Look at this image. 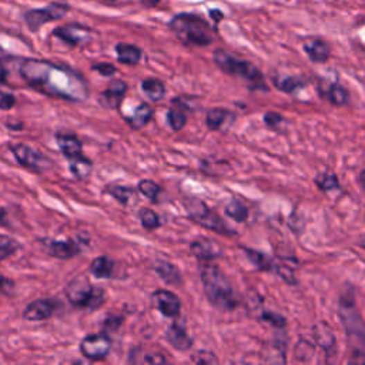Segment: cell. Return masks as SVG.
I'll return each instance as SVG.
<instances>
[{"label": "cell", "mask_w": 365, "mask_h": 365, "mask_svg": "<svg viewBox=\"0 0 365 365\" xmlns=\"http://www.w3.org/2000/svg\"><path fill=\"white\" fill-rule=\"evenodd\" d=\"M20 76L32 89L48 97L69 102H84L89 97V86L79 71L52 62L23 60Z\"/></svg>", "instance_id": "6da1fadb"}, {"label": "cell", "mask_w": 365, "mask_h": 365, "mask_svg": "<svg viewBox=\"0 0 365 365\" xmlns=\"http://www.w3.org/2000/svg\"><path fill=\"white\" fill-rule=\"evenodd\" d=\"M203 287L208 301L222 311H233L238 305V299L226 277L217 265L203 262L200 270Z\"/></svg>", "instance_id": "7a4b0ae2"}, {"label": "cell", "mask_w": 365, "mask_h": 365, "mask_svg": "<svg viewBox=\"0 0 365 365\" xmlns=\"http://www.w3.org/2000/svg\"><path fill=\"white\" fill-rule=\"evenodd\" d=\"M170 30L186 46L206 47L213 43V33L208 23L194 13L176 15L168 23Z\"/></svg>", "instance_id": "3957f363"}, {"label": "cell", "mask_w": 365, "mask_h": 365, "mask_svg": "<svg viewBox=\"0 0 365 365\" xmlns=\"http://www.w3.org/2000/svg\"><path fill=\"white\" fill-rule=\"evenodd\" d=\"M339 319H341L347 338L350 350L357 353L365 354V321L362 320L361 314L355 305V297L353 291H347L346 294L339 299Z\"/></svg>", "instance_id": "277c9868"}, {"label": "cell", "mask_w": 365, "mask_h": 365, "mask_svg": "<svg viewBox=\"0 0 365 365\" xmlns=\"http://www.w3.org/2000/svg\"><path fill=\"white\" fill-rule=\"evenodd\" d=\"M213 59L217 67L222 71L227 73V75L234 78H241L250 83L260 84L261 87L267 89L264 86V75L253 63L237 59L234 55L223 51V48H217V51H214Z\"/></svg>", "instance_id": "5b68a950"}, {"label": "cell", "mask_w": 365, "mask_h": 365, "mask_svg": "<svg viewBox=\"0 0 365 365\" xmlns=\"http://www.w3.org/2000/svg\"><path fill=\"white\" fill-rule=\"evenodd\" d=\"M186 207H187V213L191 220L196 222L197 224L208 230H213L215 233L226 234V235L234 234V231L230 227H227V224L222 220V218L218 217L213 210H210L203 202L191 199L186 203Z\"/></svg>", "instance_id": "8992f818"}, {"label": "cell", "mask_w": 365, "mask_h": 365, "mask_svg": "<svg viewBox=\"0 0 365 365\" xmlns=\"http://www.w3.org/2000/svg\"><path fill=\"white\" fill-rule=\"evenodd\" d=\"M70 6L66 2H53L44 8L30 9L28 12H24L23 17L28 24V28L32 32H37L46 23L63 19L67 15Z\"/></svg>", "instance_id": "52a82bcc"}, {"label": "cell", "mask_w": 365, "mask_h": 365, "mask_svg": "<svg viewBox=\"0 0 365 365\" xmlns=\"http://www.w3.org/2000/svg\"><path fill=\"white\" fill-rule=\"evenodd\" d=\"M96 290L86 276H78L66 285V297L76 307H90Z\"/></svg>", "instance_id": "ba28073f"}, {"label": "cell", "mask_w": 365, "mask_h": 365, "mask_svg": "<svg viewBox=\"0 0 365 365\" xmlns=\"http://www.w3.org/2000/svg\"><path fill=\"white\" fill-rule=\"evenodd\" d=\"M110 347L112 343L107 334H91L83 338L80 351L86 358L91 361H100L109 355Z\"/></svg>", "instance_id": "9c48e42d"}, {"label": "cell", "mask_w": 365, "mask_h": 365, "mask_svg": "<svg viewBox=\"0 0 365 365\" xmlns=\"http://www.w3.org/2000/svg\"><path fill=\"white\" fill-rule=\"evenodd\" d=\"M52 35L71 47L86 46L91 40L90 29L79 23L63 24V26L56 28Z\"/></svg>", "instance_id": "30bf717a"}, {"label": "cell", "mask_w": 365, "mask_h": 365, "mask_svg": "<svg viewBox=\"0 0 365 365\" xmlns=\"http://www.w3.org/2000/svg\"><path fill=\"white\" fill-rule=\"evenodd\" d=\"M10 150L13 156L16 157V160L24 167H29V168L37 170V172H42V170L51 166V163H48V160L42 153H39L37 150H35L28 144H21V143L12 144Z\"/></svg>", "instance_id": "8fae6325"}, {"label": "cell", "mask_w": 365, "mask_h": 365, "mask_svg": "<svg viewBox=\"0 0 365 365\" xmlns=\"http://www.w3.org/2000/svg\"><path fill=\"white\" fill-rule=\"evenodd\" d=\"M127 93V83L121 79H113L109 87L100 93L99 102L106 109H117Z\"/></svg>", "instance_id": "7c38bea8"}, {"label": "cell", "mask_w": 365, "mask_h": 365, "mask_svg": "<svg viewBox=\"0 0 365 365\" xmlns=\"http://www.w3.org/2000/svg\"><path fill=\"white\" fill-rule=\"evenodd\" d=\"M152 300L154 303V307L164 315V317L173 319L177 317L180 312V300L172 291L166 290H157L156 293L152 296Z\"/></svg>", "instance_id": "4fadbf2b"}, {"label": "cell", "mask_w": 365, "mask_h": 365, "mask_svg": "<svg viewBox=\"0 0 365 365\" xmlns=\"http://www.w3.org/2000/svg\"><path fill=\"white\" fill-rule=\"evenodd\" d=\"M319 94L324 100L334 106H346L350 103V93L348 90L339 84L338 82H331L327 84L319 86Z\"/></svg>", "instance_id": "5bb4252c"}, {"label": "cell", "mask_w": 365, "mask_h": 365, "mask_svg": "<svg viewBox=\"0 0 365 365\" xmlns=\"http://www.w3.org/2000/svg\"><path fill=\"white\" fill-rule=\"evenodd\" d=\"M56 310V303L52 300H36L26 307L23 319L28 321H44L51 319Z\"/></svg>", "instance_id": "9a60e30c"}, {"label": "cell", "mask_w": 365, "mask_h": 365, "mask_svg": "<svg viewBox=\"0 0 365 365\" xmlns=\"http://www.w3.org/2000/svg\"><path fill=\"white\" fill-rule=\"evenodd\" d=\"M305 55L314 63H326L331 56V47L323 39H310L303 46Z\"/></svg>", "instance_id": "2e32d148"}, {"label": "cell", "mask_w": 365, "mask_h": 365, "mask_svg": "<svg viewBox=\"0 0 365 365\" xmlns=\"http://www.w3.org/2000/svg\"><path fill=\"white\" fill-rule=\"evenodd\" d=\"M191 253L203 261H210L222 256V249L210 238H199L191 242Z\"/></svg>", "instance_id": "e0dca14e"}, {"label": "cell", "mask_w": 365, "mask_h": 365, "mask_svg": "<svg viewBox=\"0 0 365 365\" xmlns=\"http://www.w3.org/2000/svg\"><path fill=\"white\" fill-rule=\"evenodd\" d=\"M234 120V114L223 107H215L208 110L207 117H206V123L207 127L213 132L217 130H223L224 127H229Z\"/></svg>", "instance_id": "ac0fdd59"}, {"label": "cell", "mask_w": 365, "mask_h": 365, "mask_svg": "<svg viewBox=\"0 0 365 365\" xmlns=\"http://www.w3.org/2000/svg\"><path fill=\"white\" fill-rule=\"evenodd\" d=\"M56 141L60 152L70 160L82 156L83 145L82 141L75 136V134H66V133H59L56 136Z\"/></svg>", "instance_id": "d6986e66"}, {"label": "cell", "mask_w": 365, "mask_h": 365, "mask_svg": "<svg viewBox=\"0 0 365 365\" xmlns=\"http://www.w3.org/2000/svg\"><path fill=\"white\" fill-rule=\"evenodd\" d=\"M114 51L117 55V60L121 64H127V66H136L143 56L141 48L130 43H117Z\"/></svg>", "instance_id": "ffe728a7"}, {"label": "cell", "mask_w": 365, "mask_h": 365, "mask_svg": "<svg viewBox=\"0 0 365 365\" xmlns=\"http://www.w3.org/2000/svg\"><path fill=\"white\" fill-rule=\"evenodd\" d=\"M167 341L172 344L175 348L184 351L188 350L193 346L191 338L188 337L187 331L179 326V324H172L167 330Z\"/></svg>", "instance_id": "44dd1931"}, {"label": "cell", "mask_w": 365, "mask_h": 365, "mask_svg": "<svg viewBox=\"0 0 365 365\" xmlns=\"http://www.w3.org/2000/svg\"><path fill=\"white\" fill-rule=\"evenodd\" d=\"M47 251L56 258H71L80 253V249L75 241H51Z\"/></svg>", "instance_id": "7402d4cb"}, {"label": "cell", "mask_w": 365, "mask_h": 365, "mask_svg": "<svg viewBox=\"0 0 365 365\" xmlns=\"http://www.w3.org/2000/svg\"><path fill=\"white\" fill-rule=\"evenodd\" d=\"M261 365H287L285 346L283 343H273L265 347L261 355Z\"/></svg>", "instance_id": "603a6c76"}, {"label": "cell", "mask_w": 365, "mask_h": 365, "mask_svg": "<svg viewBox=\"0 0 365 365\" xmlns=\"http://www.w3.org/2000/svg\"><path fill=\"white\" fill-rule=\"evenodd\" d=\"M153 114H154V110L149 103H141L134 109L133 114L127 117V123L132 129L139 130L149 123Z\"/></svg>", "instance_id": "cb8c5ba5"}, {"label": "cell", "mask_w": 365, "mask_h": 365, "mask_svg": "<svg viewBox=\"0 0 365 365\" xmlns=\"http://www.w3.org/2000/svg\"><path fill=\"white\" fill-rule=\"evenodd\" d=\"M312 337L315 339V343H317L320 347H323L326 351L335 350L334 331L326 323H320L317 326H314Z\"/></svg>", "instance_id": "d4e9b609"}, {"label": "cell", "mask_w": 365, "mask_h": 365, "mask_svg": "<svg viewBox=\"0 0 365 365\" xmlns=\"http://www.w3.org/2000/svg\"><path fill=\"white\" fill-rule=\"evenodd\" d=\"M167 121H168L170 127H172L175 132H179L186 126L187 123L186 106L180 100L177 99L173 100L172 107H170L167 112Z\"/></svg>", "instance_id": "484cf974"}, {"label": "cell", "mask_w": 365, "mask_h": 365, "mask_svg": "<svg viewBox=\"0 0 365 365\" xmlns=\"http://www.w3.org/2000/svg\"><path fill=\"white\" fill-rule=\"evenodd\" d=\"M141 90L152 102L161 100L166 94V86L160 79L148 78L141 82Z\"/></svg>", "instance_id": "4316f807"}, {"label": "cell", "mask_w": 365, "mask_h": 365, "mask_svg": "<svg viewBox=\"0 0 365 365\" xmlns=\"http://www.w3.org/2000/svg\"><path fill=\"white\" fill-rule=\"evenodd\" d=\"M154 270L156 273L168 284H179L180 283V273L179 270L176 269V267L173 264H170L168 261H156L154 262Z\"/></svg>", "instance_id": "83f0119b"}, {"label": "cell", "mask_w": 365, "mask_h": 365, "mask_svg": "<svg viewBox=\"0 0 365 365\" xmlns=\"http://www.w3.org/2000/svg\"><path fill=\"white\" fill-rule=\"evenodd\" d=\"M274 86L284 93H296L297 90L305 87L307 82L300 76H283L273 79Z\"/></svg>", "instance_id": "f1b7e54d"}, {"label": "cell", "mask_w": 365, "mask_h": 365, "mask_svg": "<svg viewBox=\"0 0 365 365\" xmlns=\"http://www.w3.org/2000/svg\"><path fill=\"white\" fill-rule=\"evenodd\" d=\"M113 260L106 256L97 257L90 265V271L97 278H109L113 273Z\"/></svg>", "instance_id": "f546056e"}, {"label": "cell", "mask_w": 365, "mask_h": 365, "mask_svg": "<svg viewBox=\"0 0 365 365\" xmlns=\"http://www.w3.org/2000/svg\"><path fill=\"white\" fill-rule=\"evenodd\" d=\"M91 168H93L91 161L83 156L70 159V172L75 175V177H78L79 180L87 179L91 173Z\"/></svg>", "instance_id": "4dcf8cb0"}, {"label": "cell", "mask_w": 365, "mask_h": 365, "mask_svg": "<svg viewBox=\"0 0 365 365\" xmlns=\"http://www.w3.org/2000/svg\"><path fill=\"white\" fill-rule=\"evenodd\" d=\"M226 214L233 218L237 223H242L247 220L249 217V208L242 204L240 200H231L226 207Z\"/></svg>", "instance_id": "1f68e13d"}, {"label": "cell", "mask_w": 365, "mask_h": 365, "mask_svg": "<svg viewBox=\"0 0 365 365\" xmlns=\"http://www.w3.org/2000/svg\"><path fill=\"white\" fill-rule=\"evenodd\" d=\"M16 105V96L8 82H0V110H10Z\"/></svg>", "instance_id": "d6a6232c"}, {"label": "cell", "mask_w": 365, "mask_h": 365, "mask_svg": "<svg viewBox=\"0 0 365 365\" xmlns=\"http://www.w3.org/2000/svg\"><path fill=\"white\" fill-rule=\"evenodd\" d=\"M244 251L249 256L250 261L256 267H258L260 270H264V271H273V270H276L274 269V264L269 260V257H265L264 254H261V253H258L256 250H250V249H244Z\"/></svg>", "instance_id": "836d02e7"}, {"label": "cell", "mask_w": 365, "mask_h": 365, "mask_svg": "<svg viewBox=\"0 0 365 365\" xmlns=\"http://www.w3.org/2000/svg\"><path fill=\"white\" fill-rule=\"evenodd\" d=\"M107 193H110L116 200H118L120 203H123V204H127L130 202V199L133 197V190L127 186H121V184L107 187Z\"/></svg>", "instance_id": "e575fe53"}, {"label": "cell", "mask_w": 365, "mask_h": 365, "mask_svg": "<svg viewBox=\"0 0 365 365\" xmlns=\"http://www.w3.org/2000/svg\"><path fill=\"white\" fill-rule=\"evenodd\" d=\"M139 190L140 193L143 194L144 197H148L150 199L152 202H156L160 196V193H161V188L159 184H156L154 181L152 180H143L139 183Z\"/></svg>", "instance_id": "d590c367"}, {"label": "cell", "mask_w": 365, "mask_h": 365, "mask_svg": "<svg viewBox=\"0 0 365 365\" xmlns=\"http://www.w3.org/2000/svg\"><path fill=\"white\" fill-rule=\"evenodd\" d=\"M315 184L319 186L320 190L323 191H331L334 188L339 187L338 177L334 173H321L315 179Z\"/></svg>", "instance_id": "8d00e7d4"}, {"label": "cell", "mask_w": 365, "mask_h": 365, "mask_svg": "<svg viewBox=\"0 0 365 365\" xmlns=\"http://www.w3.org/2000/svg\"><path fill=\"white\" fill-rule=\"evenodd\" d=\"M140 222H141L143 227L148 229V230H154L160 224L159 215L153 210H150V208L141 210V213H140Z\"/></svg>", "instance_id": "74e56055"}, {"label": "cell", "mask_w": 365, "mask_h": 365, "mask_svg": "<svg viewBox=\"0 0 365 365\" xmlns=\"http://www.w3.org/2000/svg\"><path fill=\"white\" fill-rule=\"evenodd\" d=\"M193 359L196 362V365H220L218 358L211 351H206V350L197 351L194 354Z\"/></svg>", "instance_id": "f35d334b"}, {"label": "cell", "mask_w": 365, "mask_h": 365, "mask_svg": "<svg viewBox=\"0 0 365 365\" xmlns=\"http://www.w3.org/2000/svg\"><path fill=\"white\" fill-rule=\"evenodd\" d=\"M261 319H262L264 321H269L271 326H274V327H278V328L284 327V326H285V323H287V321H285V319L283 317L281 314L271 312V311H265V312H262Z\"/></svg>", "instance_id": "ab89813d"}, {"label": "cell", "mask_w": 365, "mask_h": 365, "mask_svg": "<svg viewBox=\"0 0 365 365\" xmlns=\"http://www.w3.org/2000/svg\"><path fill=\"white\" fill-rule=\"evenodd\" d=\"M284 121L285 118L280 113H276V112H269L264 116V123L270 129H278L280 125L284 123Z\"/></svg>", "instance_id": "60d3db41"}, {"label": "cell", "mask_w": 365, "mask_h": 365, "mask_svg": "<svg viewBox=\"0 0 365 365\" xmlns=\"http://www.w3.org/2000/svg\"><path fill=\"white\" fill-rule=\"evenodd\" d=\"M91 69L97 73H100L103 78H112L113 75H116V71H117V69L112 63H97V64H93Z\"/></svg>", "instance_id": "b9f144b4"}, {"label": "cell", "mask_w": 365, "mask_h": 365, "mask_svg": "<svg viewBox=\"0 0 365 365\" xmlns=\"http://www.w3.org/2000/svg\"><path fill=\"white\" fill-rule=\"evenodd\" d=\"M16 250V244L9 240H5L3 242H0V261L8 258L10 254H13Z\"/></svg>", "instance_id": "7bdbcfd3"}, {"label": "cell", "mask_w": 365, "mask_h": 365, "mask_svg": "<svg viewBox=\"0 0 365 365\" xmlns=\"http://www.w3.org/2000/svg\"><path fill=\"white\" fill-rule=\"evenodd\" d=\"M145 361H148L149 365H175L170 362L164 355L161 354H149L148 357H145Z\"/></svg>", "instance_id": "ee69618b"}, {"label": "cell", "mask_w": 365, "mask_h": 365, "mask_svg": "<svg viewBox=\"0 0 365 365\" xmlns=\"http://www.w3.org/2000/svg\"><path fill=\"white\" fill-rule=\"evenodd\" d=\"M347 365H365V354L364 353H357L353 351L348 359Z\"/></svg>", "instance_id": "f6af8a7d"}, {"label": "cell", "mask_w": 365, "mask_h": 365, "mask_svg": "<svg viewBox=\"0 0 365 365\" xmlns=\"http://www.w3.org/2000/svg\"><path fill=\"white\" fill-rule=\"evenodd\" d=\"M12 287H13V283L10 280L0 277V293H9Z\"/></svg>", "instance_id": "bcb514c9"}, {"label": "cell", "mask_w": 365, "mask_h": 365, "mask_svg": "<svg viewBox=\"0 0 365 365\" xmlns=\"http://www.w3.org/2000/svg\"><path fill=\"white\" fill-rule=\"evenodd\" d=\"M210 16L214 20V23H220L224 19V13L222 10H218V9H211L210 10Z\"/></svg>", "instance_id": "7dc6e473"}, {"label": "cell", "mask_w": 365, "mask_h": 365, "mask_svg": "<svg viewBox=\"0 0 365 365\" xmlns=\"http://www.w3.org/2000/svg\"><path fill=\"white\" fill-rule=\"evenodd\" d=\"M163 2H166V0H141V5L144 8H157Z\"/></svg>", "instance_id": "c3c4849f"}, {"label": "cell", "mask_w": 365, "mask_h": 365, "mask_svg": "<svg viewBox=\"0 0 365 365\" xmlns=\"http://www.w3.org/2000/svg\"><path fill=\"white\" fill-rule=\"evenodd\" d=\"M0 82H8V69L2 59H0Z\"/></svg>", "instance_id": "681fc988"}, {"label": "cell", "mask_w": 365, "mask_h": 365, "mask_svg": "<svg viewBox=\"0 0 365 365\" xmlns=\"http://www.w3.org/2000/svg\"><path fill=\"white\" fill-rule=\"evenodd\" d=\"M359 183H361V186L365 188V170H362L361 175H359Z\"/></svg>", "instance_id": "f907efd6"}, {"label": "cell", "mask_w": 365, "mask_h": 365, "mask_svg": "<svg viewBox=\"0 0 365 365\" xmlns=\"http://www.w3.org/2000/svg\"><path fill=\"white\" fill-rule=\"evenodd\" d=\"M359 246H361V247L365 250V234H364V235L359 238Z\"/></svg>", "instance_id": "816d5d0a"}]
</instances>
